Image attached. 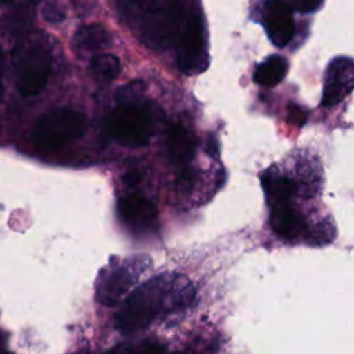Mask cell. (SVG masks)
<instances>
[{
	"instance_id": "6",
	"label": "cell",
	"mask_w": 354,
	"mask_h": 354,
	"mask_svg": "<svg viewBox=\"0 0 354 354\" xmlns=\"http://www.w3.org/2000/svg\"><path fill=\"white\" fill-rule=\"evenodd\" d=\"M106 130L122 145L137 148L149 141L152 119L145 108L136 104H122L108 115Z\"/></svg>"
},
{
	"instance_id": "1",
	"label": "cell",
	"mask_w": 354,
	"mask_h": 354,
	"mask_svg": "<svg viewBox=\"0 0 354 354\" xmlns=\"http://www.w3.org/2000/svg\"><path fill=\"white\" fill-rule=\"evenodd\" d=\"M195 289L191 282L177 274L156 275L124 300L116 315V326L130 335L145 329L162 313L178 311L192 304Z\"/></svg>"
},
{
	"instance_id": "10",
	"label": "cell",
	"mask_w": 354,
	"mask_h": 354,
	"mask_svg": "<svg viewBox=\"0 0 354 354\" xmlns=\"http://www.w3.org/2000/svg\"><path fill=\"white\" fill-rule=\"evenodd\" d=\"M119 217L129 225L147 227L156 220L158 210L155 205L137 195H129L119 199L116 206Z\"/></svg>"
},
{
	"instance_id": "13",
	"label": "cell",
	"mask_w": 354,
	"mask_h": 354,
	"mask_svg": "<svg viewBox=\"0 0 354 354\" xmlns=\"http://www.w3.org/2000/svg\"><path fill=\"white\" fill-rule=\"evenodd\" d=\"M288 72V62L282 55H270L263 62H260L254 72L253 80L263 87H274L285 77Z\"/></svg>"
},
{
	"instance_id": "17",
	"label": "cell",
	"mask_w": 354,
	"mask_h": 354,
	"mask_svg": "<svg viewBox=\"0 0 354 354\" xmlns=\"http://www.w3.org/2000/svg\"><path fill=\"white\" fill-rule=\"evenodd\" d=\"M41 17L48 24H59L66 18L65 7L58 0H47L41 6Z\"/></svg>"
},
{
	"instance_id": "4",
	"label": "cell",
	"mask_w": 354,
	"mask_h": 354,
	"mask_svg": "<svg viewBox=\"0 0 354 354\" xmlns=\"http://www.w3.org/2000/svg\"><path fill=\"white\" fill-rule=\"evenodd\" d=\"M86 129L84 115L72 108H57L41 115L33 129V140L44 149L59 148L79 138Z\"/></svg>"
},
{
	"instance_id": "7",
	"label": "cell",
	"mask_w": 354,
	"mask_h": 354,
	"mask_svg": "<svg viewBox=\"0 0 354 354\" xmlns=\"http://www.w3.org/2000/svg\"><path fill=\"white\" fill-rule=\"evenodd\" d=\"M177 64L187 75L199 73L207 68L209 58L205 44V30L202 18L198 14H191L185 19L177 40Z\"/></svg>"
},
{
	"instance_id": "22",
	"label": "cell",
	"mask_w": 354,
	"mask_h": 354,
	"mask_svg": "<svg viewBox=\"0 0 354 354\" xmlns=\"http://www.w3.org/2000/svg\"><path fill=\"white\" fill-rule=\"evenodd\" d=\"M1 354H11V353H1Z\"/></svg>"
},
{
	"instance_id": "3",
	"label": "cell",
	"mask_w": 354,
	"mask_h": 354,
	"mask_svg": "<svg viewBox=\"0 0 354 354\" xmlns=\"http://www.w3.org/2000/svg\"><path fill=\"white\" fill-rule=\"evenodd\" d=\"M17 88L24 97L43 91L50 76L51 59L44 44L29 40L18 44L14 51Z\"/></svg>"
},
{
	"instance_id": "8",
	"label": "cell",
	"mask_w": 354,
	"mask_h": 354,
	"mask_svg": "<svg viewBox=\"0 0 354 354\" xmlns=\"http://www.w3.org/2000/svg\"><path fill=\"white\" fill-rule=\"evenodd\" d=\"M354 88V59L350 57L333 58L325 72L322 106H335Z\"/></svg>"
},
{
	"instance_id": "11",
	"label": "cell",
	"mask_w": 354,
	"mask_h": 354,
	"mask_svg": "<svg viewBox=\"0 0 354 354\" xmlns=\"http://www.w3.org/2000/svg\"><path fill=\"white\" fill-rule=\"evenodd\" d=\"M166 142L169 156L176 165H187L195 155V138L180 123H173L167 127Z\"/></svg>"
},
{
	"instance_id": "14",
	"label": "cell",
	"mask_w": 354,
	"mask_h": 354,
	"mask_svg": "<svg viewBox=\"0 0 354 354\" xmlns=\"http://www.w3.org/2000/svg\"><path fill=\"white\" fill-rule=\"evenodd\" d=\"M32 24V8L28 4L15 7L11 12L4 14L0 19V32L6 36H21Z\"/></svg>"
},
{
	"instance_id": "15",
	"label": "cell",
	"mask_w": 354,
	"mask_h": 354,
	"mask_svg": "<svg viewBox=\"0 0 354 354\" xmlns=\"http://www.w3.org/2000/svg\"><path fill=\"white\" fill-rule=\"evenodd\" d=\"M90 73L93 79H95L100 83H109L118 77L120 73V61L113 54H97L90 59L88 65Z\"/></svg>"
},
{
	"instance_id": "12",
	"label": "cell",
	"mask_w": 354,
	"mask_h": 354,
	"mask_svg": "<svg viewBox=\"0 0 354 354\" xmlns=\"http://www.w3.org/2000/svg\"><path fill=\"white\" fill-rule=\"evenodd\" d=\"M111 44L108 30L100 24H87L80 26L72 39V46L77 53H97Z\"/></svg>"
},
{
	"instance_id": "20",
	"label": "cell",
	"mask_w": 354,
	"mask_h": 354,
	"mask_svg": "<svg viewBox=\"0 0 354 354\" xmlns=\"http://www.w3.org/2000/svg\"><path fill=\"white\" fill-rule=\"evenodd\" d=\"M4 94V86H3V53L0 50V101Z\"/></svg>"
},
{
	"instance_id": "19",
	"label": "cell",
	"mask_w": 354,
	"mask_h": 354,
	"mask_svg": "<svg viewBox=\"0 0 354 354\" xmlns=\"http://www.w3.org/2000/svg\"><path fill=\"white\" fill-rule=\"evenodd\" d=\"M288 119L290 123L301 126L307 119V112L301 106L292 104L288 106Z\"/></svg>"
},
{
	"instance_id": "21",
	"label": "cell",
	"mask_w": 354,
	"mask_h": 354,
	"mask_svg": "<svg viewBox=\"0 0 354 354\" xmlns=\"http://www.w3.org/2000/svg\"><path fill=\"white\" fill-rule=\"evenodd\" d=\"M1 3H11V1H15V0H0Z\"/></svg>"
},
{
	"instance_id": "23",
	"label": "cell",
	"mask_w": 354,
	"mask_h": 354,
	"mask_svg": "<svg viewBox=\"0 0 354 354\" xmlns=\"http://www.w3.org/2000/svg\"><path fill=\"white\" fill-rule=\"evenodd\" d=\"M76 354H84V353H76Z\"/></svg>"
},
{
	"instance_id": "9",
	"label": "cell",
	"mask_w": 354,
	"mask_h": 354,
	"mask_svg": "<svg viewBox=\"0 0 354 354\" xmlns=\"http://www.w3.org/2000/svg\"><path fill=\"white\" fill-rule=\"evenodd\" d=\"M263 26L270 41L285 47L295 35L292 7L286 0H266L263 6Z\"/></svg>"
},
{
	"instance_id": "5",
	"label": "cell",
	"mask_w": 354,
	"mask_h": 354,
	"mask_svg": "<svg viewBox=\"0 0 354 354\" xmlns=\"http://www.w3.org/2000/svg\"><path fill=\"white\" fill-rule=\"evenodd\" d=\"M183 6L178 0H159L144 8L141 30L152 47H165L178 40L184 28Z\"/></svg>"
},
{
	"instance_id": "2",
	"label": "cell",
	"mask_w": 354,
	"mask_h": 354,
	"mask_svg": "<svg viewBox=\"0 0 354 354\" xmlns=\"http://www.w3.org/2000/svg\"><path fill=\"white\" fill-rule=\"evenodd\" d=\"M151 259L134 256L129 259H112L100 271L94 290L95 299L104 306H115L138 282L149 266Z\"/></svg>"
},
{
	"instance_id": "16",
	"label": "cell",
	"mask_w": 354,
	"mask_h": 354,
	"mask_svg": "<svg viewBox=\"0 0 354 354\" xmlns=\"http://www.w3.org/2000/svg\"><path fill=\"white\" fill-rule=\"evenodd\" d=\"M105 354H165L163 346L153 342H142V343H122L112 347Z\"/></svg>"
},
{
	"instance_id": "18",
	"label": "cell",
	"mask_w": 354,
	"mask_h": 354,
	"mask_svg": "<svg viewBox=\"0 0 354 354\" xmlns=\"http://www.w3.org/2000/svg\"><path fill=\"white\" fill-rule=\"evenodd\" d=\"M324 0H292V6L299 12H314L322 6Z\"/></svg>"
}]
</instances>
